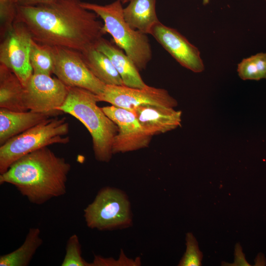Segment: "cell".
<instances>
[{"label": "cell", "instance_id": "obj_1", "mask_svg": "<svg viewBox=\"0 0 266 266\" xmlns=\"http://www.w3.org/2000/svg\"><path fill=\"white\" fill-rule=\"evenodd\" d=\"M80 0H52L35 5H18L16 20L35 41L80 52L93 46L106 33L95 13Z\"/></svg>", "mask_w": 266, "mask_h": 266}, {"label": "cell", "instance_id": "obj_2", "mask_svg": "<svg viewBox=\"0 0 266 266\" xmlns=\"http://www.w3.org/2000/svg\"><path fill=\"white\" fill-rule=\"evenodd\" d=\"M71 165L48 147L29 153L0 174V184L14 186L32 203L41 205L66 193Z\"/></svg>", "mask_w": 266, "mask_h": 266}, {"label": "cell", "instance_id": "obj_3", "mask_svg": "<svg viewBox=\"0 0 266 266\" xmlns=\"http://www.w3.org/2000/svg\"><path fill=\"white\" fill-rule=\"evenodd\" d=\"M97 95L85 89L69 87L66 99L57 110L69 114L81 122L90 133L96 160L109 162L117 125L98 106Z\"/></svg>", "mask_w": 266, "mask_h": 266}, {"label": "cell", "instance_id": "obj_4", "mask_svg": "<svg viewBox=\"0 0 266 266\" xmlns=\"http://www.w3.org/2000/svg\"><path fill=\"white\" fill-rule=\"evenodd\" d=\"M122 3L118 0L106 5L81 1V5L95 13L103 22V29L113 42L122 49L139 71L146 68L152 57L147 34L134 30L126 22Z\"/></svg>", "mask_w": 266, "mask_h": 266}, {"label": "cell", "instance_id": "obj_5", "mask_svg": "<svg viewBox=\"0 0 266 266\" xmlns=\"http://www.w3.org/2000/svg\"><path fill=\"white\" fill-rule=\"evenodd\" d=\"M69 124L65 117L49 118L0 146V174L17 160L40 148L54 144H66Z\"/></svg>", "mask_w": 266, "mask_h": 266}, {"label": "cell", "instance_id": "obj_6", "mask_svg": "<svg viewBox=\"0 0 266 266\" xmlns=\"http://www.w3.org/2000/svg\"><path fill=\"white\" fill-rule=\"evenodd\" d=\"M88 227L99 231L128 228L133 225L130 201L122 190L109 186L101 188L84 209Z\"/></svg>", "mask_w": 266, "mask_h": 266}, {"label": "cell", "instance_id": "obj_7", "mask_svg": "<svg viewBox=\"0 0 266 266\" xmlns=\"http://www.w3.org/2000/svg\"><path fill=\"white\" fill-rule=\"evenodd\" d=\"M50 48L54 60L53 73L64 84L85 89L97 95L103 92L106 85L92 73L80 52L59 46Z\"/></svg>", "mask_w": 266, "mask_h": 266}, {"label": "cell", "instance_id": "obj_8", "mask_svg": "<svg viewBox=\"0 0 266 266\" xmlns=\"http://www.w3.org/2000/svg\"><path fill=\"white\" fill-rule=\"evenodd\" d=\"M69 91L57 77L33 73L24 86V101L28 110L58 116L57 108L65 101Z\"/></svg>", "mask_w": 266, "mask_h": 266}, {"label": "cell", "instance_id": "obj_9", "mask_svg": "<svg viewBox=\"0 0 266 266\" xmlns=\"http://www.w3.org/2000/svg\"><path fill=\"white\" fill-rule=\"evenodd\" d=\"M32 39L26 26L16 20L0 39V64L13 71L24 86L33 74L30 62Z\"/></svg>", "mask_w": 266, "mask_h": 266}, {"label": "cell", "instance_id": "obj_10", "mask_svg": "<svg viewBox=\"0 0 266 266\" xmlns=\"http://www.w3.org/2000/svg\"><path fill=\"white\" fill-rule=\"evenodd\" d=\"M97 97L99 101L106 102L130 110L142 104H156L174 108L178 104L177 100L166 89L147 85L141 88L108 85Z\"/></svg>", "mask_w": 266, "mask_h": 266}, {"label": "cell", "instance_id": "obj_11", "mask_svg": "<svg viewBox=\"0 0 266 266\" xmlns=\"http://www.w3.org/2000/svg\"><path fill=\"white\" fill-rule=\"evenodd\" d=\"M101 108L118 127L112 144L113 154L135 151L149 146L152 137L143 131L132 111L112 105Z\"/></svg>", "mask_w": 266, "mask_h": 266}, {"label": "cell", "instance_id": "obj_12", "mask_svg": "<svg viewBox=\"0 0 266 266\" xmlns=\"http://www.w3.org/2000/svg\"><path fill=\"white\" fill-rule=\"evenodd\" d=\"M150 34L183 67L195 73L204 70L198 48L175 29L159 22L153 27Z\"/></svg>", "mask_w": 266, "mask_h": 266}, {"label": "cell", "instance_id": "obj_13", "mask_svg": "<svg viewBox=\"0 0 266 266\" xmlns=\"http://www.w3.org/2000/svg\"><path fill=\"white\" fill-rule=\"evenodd\" d=\"M130 110L143 131L152 137L174 130L181 125L182 112L173 107L146 104L135 106Z\"/></svg>", "mask_w": 266, "mask_h": 266}, {"label": "cell", "instance_id": "obj_14", "mask_svg": "<svg viewBox=\"0 0 266 266\" xmlns=\"http://www.w3.org/2000/svg\"><path fill=\"white\" fill-rule=\"evenodd\" d=\"M57 116L50 113L15 111L0 108V146L42 121Z\"/></svg>", "mask_w": 266, "mask_h": 266}, {"label": "cell", "instance_id": "obj_15", "mask_svg": "<svg viewBox=\"0 0 266 266\" xmlns=\"http://www.w3.org/2000/svg\"><path fill=\"white\" fill-rule=\"evenodd\" d=\"M95 47L109 58L125 86L141 88L147 85L142 79L139 70L131 59L113 42L102 37Z\"/></svg>", "mask_w": 266, "mask_h": 266}, {"label": "cell", "instance_id": "obj_16", "mask_svg": "<svg viewBox=\"0 0 266 266\" xmlns=\"http://www.w3.org/2000/svg\"><path fill=\"white\" fill-rule=\"evenodd\" d=\"M0 107L15 111L28 110L24 101V86L17 76L0 64Z\"/></svg>", "mask_w": 266, "mask_h": 266}, {"label": "cell", "instance_id": "obj_17", "mask_svg": "<svg viewBox=\"0 0 266 266\" xmlns=\"http://www.w3.org/2000/svg\"><path fill=\"white\" fill-rule=\"evenodd\" d=\"M156 3V0H131L123 8L124 18L133 29L150 34L153 27L160 22Z\"/></svg>", "mask_w": 266, "mask_h": 266}, {"label": "cell", "instance_id": "obj_18", "mask_svg": "<svg viewBox=\"0 0 266 266\" xmlns=\"http://www.w3.org/2000/svg\"><path fill=\"white\" fill-rule=\"evenodd\" d=\"M81 53L92 73L105 85H124L109 58L95 46Z\"/></svg>", "mask_w": 266, "mask_h": 266}, {"label": "cell", "instance_id": "obj_19", "mask_svg": "<svg viewBox=\"0 0 266 266\" xmlns=\"http://www.w3.org/2000/svg\"><path fill=\"white\" fill-rule=\"evenodd\" d=\"M40 231L37 228L29 230L23 243L15 250L0 256V266H27L43 240L40 236Z\"/></svg>", "mask_w": 266, "mask_h": 266}, {"label": "cell", "instance_id": "obj_20", "mask_svg": "<svg viewBox=\"0 0 266 266\" xmlns=\"http://www.w3.org/2000/svg\"><path fill=\"white\" fill-rule=\"evenodd\" d=\"M30 62L33 73L51 75L53 73L54 60L50 46L32 39Z\"/></svg>", "mask_w": 266, "mask_h": 266}, {"label": "cell", "instance_id": "obj_21", "mask_svg": "<svg viewBox=\"0 0 266 266\" xmlns=\"http://www.w3.org/2000/svg\"><path fill=\"white\" fill-rule=\"evenodd\" d=\"M238 74L244 80L266 78V53H260L243 59L238 64Z\"/></svg>", "mask_w": 266, "mask_h": 266}, {"label": "cell", "instance_id": "obj_22", "mask_svg": "<svg viewBox=\"0 0 266 266\" xmlns=\"http://www.w3.org/2000/svg\"><path fill=\"white\" fill-rule=\"evenodd\" d=\"M62 266H92L82 257L81 244L78 236L74 234L68 238L66 247V254Z\"/></svg>", "mask_w": 266, "mask_h": 266}, {"label": "cell", "instance_id": "obj_23", "mask_svg": "<svg viewBox=\"0 0 266 266\" xmlns=\"http://www.w3.org/2000/svg\"><path fill=\"white\" fill-rule=\"evenodd\" d=\"M18 3L14 0H0V37L11 28L17 15Z\"/></svg>", "mask_w": 266, "mask_h": 266}, {"label": "cell", "instance_id": "obj_24", "mask_svg": "<svg viewBox=\"0 0 266 266\" xmlns=\"http://www.w3.org/2000/svg\"><path fill=\"white\" fill-rule=\"evenodd\" d=\"M186 251L181 258L179 266H200L203 257L202 252L200 250L198 243L191 233L186 235Z\"/></svg>", "mask_w": 266, "mask_h": 266}, {"label": "cell", "instance_id": "obj_25", "mask_svg": "<svg viewBox=\"0 0 266 266\" xmlns=\"http://www.w3.org/2000/svg\"><path fill=\"white\" fill-rule=\"evenodd\" d=\"M92 266H133L141 265L139 258L132 260L127 258L121 250L119 259L118 260L112 258H105L100 256H95Z\"/></svg>", "mask_w": 266, "mask_h": 266}, {"label": "cell", "instance_id": "obj_26", "mask_svg": "<svg viewBox=\"0 0 266 266\" xmlns=\"http://www.w3.org/2000/svg\"><path fill=\"white\" fill-rule=\"evenodd\" d=\"M234 262L232 264L222 262V266H250L249 264L245 259L242 249L239 243L236 244L234 251Z\"/></svg>", "mask_w": 266, "mask_h": 266}, {"label": "cell", "instance_id": "obj_27", "mask_svg": "<svg viewBox=\"0 0 266 266\" xmlns=\"http://www.w3.org/2000/svg\"><path fill=\"white\" fill-rule=\"evenodd\" d=\"M52 0H18V5L30 6L42 4Z\"/></svg>", "mask_w": 266, "mask_h": 266}, {"label": "cell", "instance_id": "obj_28", "mask_svg": "<svg viewBox=\"0 0 266 266\" xmlns=\"http://www.w3.org/2000/svg\"><path fill=\"white\" fill-rule=\"evenodd\" d=\"M119 0L122 3H126L127 2H129L131 0Z\"/></svg>", "mask_w": 266, "mask_h": 266}, {"label": "cell", "instance_id": "obj_29", "mask_svg": "<svg viewBox=\"0 0 266 266\" xmlns=\"http://www.w3.org/2000/svg\"><path fill=\"white\" fill-rule=\"evenodd\" d=\"M209 2V0H203V4L206 5L208 4Z\"/></svg>", "mask_w": 266, "mask_h": 266}, {"label": "cell", "instance_id": "obj_30", "mask_svg": "<svg viewBox=\"0 0 266 266\" xmlns=\"http://www.w3.org/2000/svg\"><path fill=\"white\" fill-rule=\"evenodd\" d=\"M15 0L16 1H17V3H18V0Z\"/></svg>", "mask_w": 266, "mask_h": 266}]
</instances>
